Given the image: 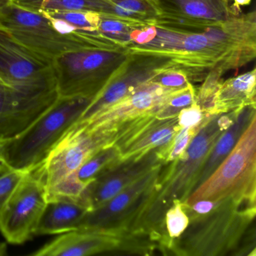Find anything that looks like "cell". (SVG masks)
<instances>
[{
  "label": "cell",
  "instance_id": "6da1fadb",
  "mask_svg": "<svg viewBox=\"0 0 256 256\" xmlns=\"http://www.w3.org/2000/svg\"><path fill=\"white\" fill-rule=\"evenodd\" d=\"M127 48L130 53L166 58L185 72L190 80H200L214 68L224 73L256 58V13L240 14L199 32L146 26L142 44Z\"/></svg>",
  "mask_w": 256,
  "mask_h": 256
},
{
  "label": "cell",
  "instance_id": "7a4b0ae2",
  "mask_svg": "<svg viewBox=\"0 0 256 256\" xmlns=\"http://www.w3.org/2000/svg\"><path fill=\"white\" fill-rule=\"evenodd\" d=\"M256 215V203L220 200L209 214L190 218L182 234L170 240L168 254L251 256L256 253V236H250Z\"/></svg>",
  "mask_w": 256,
  "mask_h": 256
},
{
  "label": "cell",
  "instance_id": "3957f363",
  "mask_svg": "<svg viewBox=\"0 0 256 256\" xmlns=\"http://www.w3.org/2000/svg\"><path fill=\"white\" fill-rule=\"evenodd\" d=\"M224 130L223 115H212L194 134L184 154L162 164L154 194L136 232L148 234L158 240L168 238L164 230L166 211L175 200L184 202L194 191L205 160Z\"/></svg>",
  "mask_w": 256,
  "mask_h": 256
},
{
  "label": "cell",
  "instance_id": "277c9868",
  "mask_svg": "<svg viewBox=\"0 0 256 256\" xmlns=\"http://www.w3.org/2000/svg\"><path fill=\"white\" fill-rule=\"evenodd\" d=\"M92 98L58 97L23 132L0 143L8 168L28 172L40 167L66 132L77 122Z\"/></svg>",
  "mask_w": 256,
  "mask_h": 256
},
{
  "label": "cell",
  "instance_id": "5b68a950",
  "mask_svg": "<svg viewBox=\"0 0 256 256\" xmlns=\"http://www.w3.org/2000/svg\"><path fill=\"white\" fill-rule=\"evenodd\" d=\"M0 26L22 46L52 62L64 54L80 49L124 46L102 35L65 34L42 12L16 4L0 12Z\"/></svg>",
  "mask_w": 256,
  "mask_h": 256
},
{
  "label": "cell",
  "instance_id": "8992f818",
  "mask_svg": "<svg viewBox=\"0 0 256 256\" xmlns=\"http://www.w3.org/2000/svg\"><path fill=\"white\" fill-rule=\"evenodd\" d=\"M130 54L127 46L68 52L52 61L58 96L94 98Z\"/></svg>",
  "mask_w": 256,
  "mask_h": 256
},
{
  "label": "cell",
  "instance_id": "52a82bcc",
  "mask_svg": "<svg viewBox=\"0 0 256 256\" xmlns=\"http://www.w3.org/2000/svg\"><path fill=\"white\" fill-rule=\"evenodd\" d=\"M256 116L230 154L214 172L196 187L184 202L192 204L202 199L256 203Z\"/></svg>",
  "mask_w": 256,
  "mask_h": 256
},
{
  "label": "cell",
  "instance_id": "ba28073f",
  "mask_svg": "<svg viewBox=\"0 0 256 256\" xmlns=\"http://www.w3.org/2000/svg\"><path fill=\"white\" fill-rule=\"evenodd\" d=\"M162 164H157L106 203L88 211L78 228L118 234L136 233L154 194Z\"/></svg>",
  "mask_w": 256,
  "mask_h": 256
},
{
  "label": "cell",
  "instance_id": "9c48e42d",
  "mask_svg": "<svg viewBox=\"0 0 256 256\" xmlns=\"http://www.w3.org/2000/svg\"><path fill=\"white\" fill-rule=\"evenodd\" d=\"M118 128L94 126L86 122L74 124L37 168L46 190L78 169L96 152L114 142Z\"/></svg>",
  "mask_w": 256,
  "mask_h": 256
},
{
  "label": "cell",
  "instance_id": "30bf717a",
  "mask_svg": "<svg viewBox=\"0 0 256 256\" xmlns=\"http://www.w3.org/2000/svg\"><path fill=\"white\" fill-rule=\"evenodd\" d=\"M0 77L7 86L22 92L56 90L52 61L22 46L1 26Z\"/></svg>",
  "mask_w": 256,
  "mask_h": 256
},
{
  "label": "cell",
  "instance_id": "8fae6325",
  "mask_svg": "<svg viewBox=\"0 0 256 256\" xmlns=\"http://www.w3.org/2000/svg\"><path fill=\"white\" fill-rule=\"evenodd\" d=\"M47 190L37 169L18 184L0 217V232L10 244H22L34 235L47 204Z\"/></svg>",
  "mask_w": 256,
  "mask_h": 256
},
{
  "label": "cell",
  "instance_id": "7c38bea8",
  "mask_svg": "<svg viewBox=\"0 0 256 256\" xmlns=\"http://www.w3.org/2000/svg\"><path fill=\"white\" fill-rule=\"evenodd\" d=\"M170 66H174L173 64L166 58L144 54L130 53L122 66L92 98L76 122L92 119L124 100L160 72Z\"/></svg>",
  "mask_w": 256,
  "mask_h": 256
},
{
  "label": "cell",
  "instance_id": "4fadbf2b",
  "mask_svg": "<svg viewBox=\"0 0 256 256\" xmlns=\"http://www.w3.org/2000/svg\"><path fill=\"white\" fill-rule=\"evenodd\" d=\"M180 130L178 116L158 120L156 114H148L120 126L113 145L119 149L122 161L137 160L157 150L164 164L170 144Z\"/></svg>",
  "mask_w": 256,
  "mask_h": 256
},
{
  "label": "cell",
  "instance_id": "5bb4252c",
  "mask_svg": "<svg viewBox=\"0 0 256 256\" xmlns=\"http://www.w3.org/2000/svg\"><path fill=\"white\" fill-rule=\"evenodd\" d=\"M138 250L139 240L136 234H118L94 229L78 228L62 234L31 254L88 256L114 252L137 254Z\"/></svg>",
  "mask_w": 256,
  "mask_h": 256
},
{
  "label": "cell",
  "instance_id": "9a60e30c",
  "mask_svg": "<svg viewBox=\"0 0 256 256\" xmlns=\"http://www.w3.org/2000/svg\"><path fill=\"white\" fill-rule=\"evenodd\" d=\"M160 16L154 26L199 32L240 14L230 0H155Z\"/></svg>",
  "mask_w": 256,
  "mask_h": 256
},
{
  "label": "cell",
  "instance_id": "2e32d148",
  "mask_svg": "<svg viewBox=\"0 0 256 256\" xmlns=\"http://www.w3.org/2000/svg\"><path fill=\"white\" fill-rule=\"evenodd\" d=\"M58 97L56 90L29 94L0 84V143L23 132Z\"/></svg>",
  "mask_w": 256,
  "mask_h": 256
},
{
  "label": "cell",
  "instance_id": "e0dca14e",
  "mask_svg": "<svg viewBox=\"0 0 256 256\" xmlns=\"http://www.w3.org/2000/svg\"><path fill=\"white\" fill-rule=\"evenodd\" d=\"M160 163L163 162L157 150L151 151L137 160H124L90 181L84 191L82 199L90 210L95 209Z\"/></svg>",
  "mask_w": 256,
  "mask_h": 256
},
{
  "label": "cell",
  "instance_id": "ac0fdd59",
  "mask_svg": "<svg viewBox=\"0 0 256 256\" xmlns=\"http://www.w3.org/2000/svg\"><path fill=\"white\" fill-rule=\"evenodd\" d=\"M179 89H170L149 80L124 100L94 116L86 124L94 126L118 128L119 126L148 114H156L169 96ZM80 124V122H76Z\"/></svg>",
  "mask_w": 256,
  "mask_h": 256
},
{
  "label": "cell",
  "instance_id": "d6986e66",
  "mask_svg": "<svg viewBox=\"0 0 256 256\" xmlns=\"http://www.w3.org/2000/svg\"><path fill=\"white\" fill-rule=\"evenodd\" d=\"M90 210L89 208L80 200L68 198L48 199L34 235L62 234L76 230Z\"/></svg>",
  "mask_w": 256,
  "mask_h": 256
},
{
  "label": "cell",
  "instance_id": "ffe728a7",
  "mask_svg": "<svg viewBox=\"0 0 256 256\" xmlns=\"http://www.w3.org/2000/svg\"><path fill=\"white\" fill-rule=\"evenodd\" d=\"M256 70L222 82L216 94L214 114L240 110L246 106H256Z\"/></svg>",
  "mask_w": 256,
  "mask_h": 256
},
{
  "label": "cell",
  "instance_id": "44dd1931",
  "mask_svg": "<svg viewBox=\"0 0 256 256\" xmlns=\"http://www.w3.org/2000/svg\"><path fill=\"white\" fill-rule=\"evenodd\" d=\"M256 116V106H246L240 110L233 124L218 136L212 145L199 174L196 187L202 184L228 156Z\"/></svg>",
  "mask_w": 256,
  "mask_h": 256
},
{
  "label": "cell",
  "instance_id": "7402d4cb",
  "mask_svg": "<svg viewBox=\"0 0 256 256\" xmlns=\"http://www.w3.org/2000/svg\"><path fill=\"white\" fill-rule=\"evenodd\" d=\"M14 4L42 12H92L106 14V0H14Z\"/></svg>",
  "mask_w": 256,
  "mask_h": 256
},
{
  "label": "cell",
  "instance_id": "603a6c76",
  "mask_svg": "<svg viewBox=\"0 0 256 256\" xmlns=\"http://www.w3.org/2000/svg\"><path fill=\"white\" fill-rule=\"evenodd\" d=\"M120 152L114 145H109L96 152L76 172L77 178L88 185L102 172L121 162Z\"/></svg>",
  "mask_w": 256,
  "mask_h": 256
},
{
  "label": "cell",
  "instance_id": "cb8c5ba5",
  "mask_svg": "<svg viewBox=\"0 0 256 256\" xmlns=\"http://www.w3.org/2000/svg\"><path fill=\"white\" fill-rule=\"evenodd\" d=\"M196 92V88L191 83L186 88L176 90L169 96L161 108L156 114V118L158 120L176 118L180 110L194 102Z\"/></svg>",
  "mask_w": 256,
  "mask_h": 256
},
{
  "label": "cell",
  "instance_id": "d4e9b609",
  "mask_svg": "<svg viewBox=\"0 0 256 256\" xmlns=\"http://www.w3.org/2000/svg\"><path fill=\"white\" fill-rule=\"evenodd\" d=\"M224 72L214 68L210 70L205 77L202 86L196 92L194 102L198 104L206 116L214 114V98L222 84V76Z\"/></svg>",
  "mask_w": 256,
  "mask_h": 256
},
{
  "label": "cell",
  "instance_id": "484cf974",
  "mask_svg": "<svg viewBox=\"0 0 256 256\" xmlns=\"http://www.w3.org/2000/svg\"><path fill=\"white\" fill-rule=\"evenodd\" d=\"M190 220L184 210L182 202L175 200L164 215V230L168 238L175 239L182 234Z\"/></svg>",
  "mask_w": 256,
  "mask_h": 256
},
{
  "label": "cell",
  "instance_id": "4316f807",
  "mask_svg": "<svg viewBox=\"0 0 256 256\" xmlns=\"http://www.w3.org/2000/svg\"><path fill=\"white\" fill-rule=\"evenodd\" d=\"M151 82L170 89H181L191 83L185 72L174 66L168 67L160 72Z\"/></svg>",
  "mask_w": 256,
  "mask_h": 256
},
{
  "label": "cell",
  "instance_id": "83f0119b",
  "mask_svg": "<svg viewBox=\"0 0 256 256\" xmlns=\"http://www.w3.org/2000/svg\"><path fill=\"white\" fill-rule=\"evenodd\" d=\"M26 172L10 168L0 174V217L14 188Z\"/></svg>",
  "mask_w": 256,
  "mask_h": 256
},
{
  "label": "cell",
  "instance_id": "f1b7e54d",
  "mask_svg": "<svg viewBox=\"0 0 256 256\" xmlns=\"http://www.w3.org/2000/svg\"><path fill=\"white\" fill-rule=\"evenodd\" d=\"M200 126V127H202ZM198 128H180L170 144L168 154L166 157L164 164L174 161L180 158L185 152L194 134L198 131Z\"/></svg>",
  "mask_w": 256,
  "mask_h": 256
},
{
  "label": "cell",
  "instance_id": "f546056e",
  "mask_svg": "<svg viewBox=\"0 0 256 256\" xmlns=\"http://www.w3.org/2000/svg\"><path fill=\"white\" fill-rule=\"evenodd\" d=\"M210 116H206L198 104L194 102L191 106L182 109L178 114V125L180 128H198Z\"/></svg>",
  "mask_w": 256,
  "mask_h": 256
},
{
  "label": "cell",
  "instance_id": "4dcf8cb0",
  "mask_svg": "<svg viewBox=\"0 0 256 256\" xmlns=\"http://www.w3.org/2000/svg\"><path fill=\"white\" fill-rule=\"evenodd\" d=\"M233 1L232 5L238 10H240L241 6L250 5L252 2V0H233Z\"/></svg>",
  "mask_w": 256,
  "mask_h": 256
},
{
  "label": "cell",
  "instance_id": "1f68e13d",
  "mask_svg": "<svg viewBox=\"0 0 256 256\" xmlns=\"http://www.w3.org/2000/svg\"><path fill=\"white\" fill-rule=\"evenodd\" d=\"M14 4V0H0V12L4 11Z\"/></svg>",
  "mask_w": 256,
  "mask_h": 256
},
{
  "label": "cell",
  "instance_id": "d6a6232c",
  "mask_svg": "<svg viewBox=\"0 0 256 256\" xmlns=\"http://www.w3.org/2000/svg\"><path fill=\"white\" fill-rule=\"evenodd\" d=\"M10 168H8L6 162L4 161L2 154H1V151H0V174H2V173L6 172V170H8Z\"/></svg>",
  "mask_w": 256,
  "mask_h": 256
},
{
  "label": "cell",
  "instance_id": "836d02e7",
  "mask_svg": "<svg viewBox=\"0 0 256 256\" xmlns=\"http://www.w3.org/2000/svg\"><path fill=\"white\" fill-rule=\"evenodd\" d=\"M6 252V246L0 244V256H4Z\"/></svg>",
  "mask_w": 256,
  "mask_h": 256
},
{
  "label": "cell",
  "instance_id": "e575fe53",
  "mask_svg": "<svg viewBox=\"0 0 256 256\" xmlns=\"http://www.w3.org/2000/svg\"><path fill=\"white\" fill-rule=\"evenodd\" d=\"M0 84H2L6 85V84L5 82H4V80H2V78L0 77ZM7 86V85H6Z\"/></svg>",
  "mask_w": 256,
  "mask_h": 256
},
{
  "label": "cell",
  "instance_id": "d590c367",
  "mask_svg": "<svg viewBox=\"0 0 256 256\" xmlns=\"http://www.w3.org/2000/svg\"><path fill=\"white\" fill-rule=\"evenodd\" d=\"M148 1H150V2H152V4H156V2L155 0H148Z\"/></svg>",
  "mask_w": 256,
  "mask_h": 256
}]
</instances>
